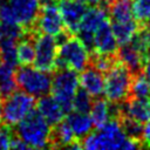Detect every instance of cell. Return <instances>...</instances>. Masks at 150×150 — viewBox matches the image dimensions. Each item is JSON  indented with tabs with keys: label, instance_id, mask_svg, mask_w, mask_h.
I'll return each instance as SVG.
<instances>
[{
	"label": "cell",
	"instance_id": "6da1fadb",
	"mask_svg": "<svg viewBox=\"0 0 150 150\" xmlns=\"http://www.w3.org/2000/svg\"><path fill=\"white\" fill-rule=\"evenodd\" d=\"M96 132L88 134L82 138V148L88 150H111V149H135L138 148L139 141L134 139L124 132L121 122L111 118Z\"/></svg>",
	"mask_w": 150,
	"mask_h": 150
},
{
	"label": "cell",
	"instance_id": "7a4b0ae2",
	"mask_svg": "<svg viewBox=\"0 0 150 150\" xmlns=\"http://www.w3.org/2000/svg\"><path fill=\"white\" fill-rule=\"evenodd\" d=\"M15 134L27 148L42 149L50 143L52 125L34 109L15 125Z\"/></svg>",
	"mask_w": 150,
	"mask_h": 150
},
{
	"label": "cell",
	"instance_id": "3957f363",
	"mask_svg": "<svg viewBox=\"0 0 150 150\" xmlns=\"http://www.w3.org/2000/svg\"><path fill=\"white\" fill-rule=\"evenodd\" d=\"M132 73L118 60L107 71L104 77V91L107 100L112 104H120L130 96Z\"/></svg>",
	"mask_w": 150,
	"mask_h": 150
},
{
	"label": "cell",
	"instance_id": "277c9868",
	"mask_svg": "<svg viewBox=\"0 0 150 150\" xmlns=\"http://www.w3.org/2000/svg\"><path fill=\"white\" fill-rule=\"evenodd\" d=\"M89 62L88 47L74 34L57 46V68H68L77 73L87 68Z\"/></svg>",
	"mask_w": 150,
	"mask_h": 150
},
{
	"label": "cell",
	"instance_id": "5b68a950",
	"mask_svg": "<svg viewBox=\"0 0 150 150\" xmlns=\"http://www.w3.org/2000/svg\"><path fill=\"white\" fill-rule=\"evenodd\" d=\"M4 98L1 104L2 122L8 127H15L35 109V97L22 90H14Z\"/></svg>",
	"mask_w": 150,
	"mask_h": 150
},
{
	"label": "cell",
	"instance_id": "8992f818",
	"mask_svg": "<svg viewBox=\"0 0 150 150\" xmlns=\"http://www.w3.org/2000/svg\"><path fill=\"white\" fill-rule=\"evenodd\" d=\"M79 87V75L68 68H61L52 79L49 91L66 114L71 111V102Z\"/></svg>",
	"mask_w": 150,
	"mask_h": 150
},
{
	"label": "cell",
	"instance_id": "52a82bcc",
	"mask_svg": "<svg viewBox=\"0 0 150 150\" xmlns=\"http://www.w3.org/2000/svg\"><path fill=\"white\" fill-rule=\"evenodd\" d=\"M15 81L22 91L34 97H40L49 93L52 77L49 73L29 64L20 66V68L15 69Z\"/></svg>",
	"mask_w": 150,
	"mask_h": 150
},
{
	"label": "cell",
	"instance_id": "ba28073f",
	"mask_svg": "<svg viewBox=\"0 0 150 150\" xmlns=\"http://www.w3.org/2000/svg\"><path fill=\"white\" fill-rule=\"evenodd\" d=\"M34 48H35V57H34V67L47 71L53 73L57 69V41L56 38L40 33L34 39Z\"/></svg>",
	"mask_w": 150,
	"mask_h": 150
},
{
	"label": "cell",
	"instance_id": "9c48e42d",
	"mask_svg": "<svg viewBox=\"0 0 150 150\" xmlns=\"http://www.w3.org/2000/svg\"><path fill=\"white\" fill-rule=\"evenodd\" d=\"M34 26H36L38 32L52 35L54 38L62 36L66 32V26L59 7L50 0L42 2Z\"/></svg>",
	"mask_w": 150,
	"mask_h": 150
},
{
	"label": "cell",
	"instance_id": "30bf717a",
	"mask_svg": "<svg viewBox=\"0 0 150 150\" xmlns=\"http://www.w3.org/2000/svg\"><path fill=\"white\" fill-rule=\"evenodd\" d=\"M14 21L25 30L33 28L39 15L42 0H5Z\"/></svg>",
	"mask_w": 150,
	"mask_h": 150
},
{
	"label": "cell",
	"instance_id": "8fae6325",
	"mask_svg": "<svg viewBox=\"0 0 150 150\" xmlns=\"http://www.w3.org/2000/svg\"><path fill=\"white\" fill-rule=\"evenodd\" d=\"M108 19V13L103 7L91 6L90 8H87L76 30L77 38L88 47V49L91 50L93 45V35L97 27Z\"/></svg>",
	"mask_w": 150,
	"mask_h": 150
},
{
	"label": "cell",
	"instance_id": "7c38bea8",
	"mask_svg": "<svg viewBox=\"0 0 150 150\" xmlns=\"http://www.w3.org/2000/svg\"><path fill=\"white\" fill-rule=\"evenodd\" d=\"M118 49V43L112 33L109 20H104L93 35L91 50L100 55H114Z\"/></svg>",
	"mask_w": 150,
	"mask_h": 150
},
{
	"label": "cell",
	"instance_id": "4fadbf2b",
	"mask_svg": "<svg viewBox=\"0 0 150 150\" xmlns=\"http://www.w3.org/2000/svg\"><path fill=\"white\" fill-rule=\"evenodd\" d=\"M57 7L64 22L66 30L70 34H76L79 23L87 9V6L79 0H59Z\"/></svg>",
	"mask_w": 150,
	"mask_h": 150
},
{
	"label": "cell",
	"instance_id": "5bb4252c",
	"mask_svg": "<svg viewBox=\"0 0 150 150\" xmlns=\"http://www.w3.org/2000/svg\"><path fill=\"white\" fill-rule=\"evenodd\" d=\"M79 83L93 98L101 97L104 91V75L94 66L84 68L80 71Z\"/></svg>",
	"mask_w": 150,
	"mask_h": 150
},
{
	"label": "cell",
	"instance_id": "9a60e30c",
	"mask_svg": "<svg viewBox=\"0 0 150 150\" xmlns=\"http://www.w3.org/2000/svg\"><path fill=\"white\" fill-rule=\"evenodd\" d=\"M116 53L118 56V61L123 63L131 73H138L142 69L144 60L146 57L144 52L132 41L120 46V49H117Z\"/></svg>",
	"mask_w": 150,
	"mask_h": 150
},
{
	"label": "cell",
	"instance_id": "2e32d148",
	"mask_svg": "<svg viewBox=\"0 0 150 150\" xmlns=\"http://www.w3.org/2000/svg\"><path fill=\"white\" fill-rule=\"evenodd\" d=\"M35 107H36L38 112L52 127L60 123L66 116V112L62 109V107L59 104V102L52 95H48V94L40 96Z\"/></svg>",
	"mask_w": 150,
	"mask_h": 150
},
{
	"label": "cell",
	"instance_id": "e0dca14e",
	"mask_svg": "<svg viewBox=\"0 0 150 150\" xmlns=\"http://www.w3.org/2000/svg\"><path fill=\"white\" fill-rule=\"evenodd\" d=\"M88 112L95 128H101L111 118L120 116V109H114L112 103H110L108 100H102L100 97L93 101Z\"/></svg>",
	"mask_w": 150,
	"mask_h": 150
},
{
	"label": "cell",
	"instance_id": "ac0fdd59",
	"mask_svg": "<svg viewBox=\"0 0 150 150\" xmlns=\"http://www.w3.org/2000/svg\"><path fill=\"white\" fill-rule=\"evenodd\" d=\"M125 103L120 109V115L130 117L139 123H145L150 120V98H136L124 101Z\"/></svg>",
	"mask_w": 150,
	"mask_h": 150
},
{
	"label": "cell",
	"instance_id": "d6986e66",
	"mask_svg": "<svg viewBox=\"0 0 150 150\" xmlns=\"http://www.w3.org/2000/svg\"><path fill=\"white\" fill-rule=\"evenodd\" d=\"M67 117L64 118L66 122L68 123L69 128L71 129L73 134L75 135V137L77 139H82L84 138L88 134H90L93 131V122L90 120V116L88 115V112H79V111H69L67 112Z\"/></svg>",
	"mask_w": 150,
	"mask_h": 150
},
{
	"label": "cell",
	"instance_id": "ffe728a7",
	"mask_svg": "<svg viewBox=\"0 0 150 150\" xmlns=\"http://www.w3.org/2000/svg\"><path fill=\"white\" fill-rule=\"evenodd\" d=\"M110 26L118 46L130 42L136 35V33L139 30V22H137L136 19H131L123 22H110Z\"/></svg>",
	"mask_w": 150,
	"mask_h": 150
},
{
	"label": "cell",
	"instance_id": "44dd1931",
	"mask_svg": "<svg viewBox=\"0 0 150 150\" xmlns=\"http://www.w3.org/2000/svg\"><path fill=\"white\" fill-rule=\"evenodd\" d=\"M15 66L0 61V97H5L16 90Z\"/></svg>",
	"mask_w": 150,
	"mask_h": 150
},
{
	"label": "cell",
	"instance_id": "7402d4cb",
	"mask_svg": "<svg viewBox=\"0 0 150 150\" xmlns=\"http://www.w3.org/2000/svg\"><path fill=\"white\" fill-rule=\"evenodd\" d=\"M76 141L77 138L73 134L64 118L60 123L54 125V131H52L50 138V143H53V146H70Z\"/></svg>",
	"mask_w": 150,
	"mask_h": 150
},
{
	"label": "cell",
	"instance_id": "603a6c76",
	"mask_svg": "<svg viewBox=\"0 0 150 150\" xmlns=\"http://www.w3.org/2000/svg\"><path fill=\"white\" fill-rule=\"evenodd\" d=\"M135 19L130 0H114L109 7V21L123 22Z\"/></svg>",
	"mask_w": 150,
	"mask_h": 150
},
{
	"label": "cell",
	"instance_id": "cb8c5ba5",
	"mask_svg": "<svg viewBox=\"0 0 150 150\" xmlns=\"http://www.w3.org/2000/svg\"><path fill=\"white\" fill-rule=\"evenodd\" d=\"M16 50V61L19 66H29L33 64L35 57V48L34 42L27 38H21L16 41L15 46Z\"/></svg>",
	"mask_w": 150,
	"mask_h": 150
},
{
	"label": "cell",
	"instance_id": "d4e9b609",
	"mask_svg": "<svg viewBox=\"0 0 150 150\" xmlns=\"http://www.w3.org/2000/svg\"><path fill=\"white\" fill-rule=\"evenodd\" d=\"M130 95L136 98H150V81L143 74L132 76Z\"/></svg>",
	"mask_w": 150,
	"mask_h": 150
},
{
	"label": "cell",
	"instance_id": "484cf974",
	"mask_svg": "<svg viewBox=\"0 0 150 150\" xmlns=\"http://www.w3.org/2000/svg\"><path fill=\"white\" fill-rule=\"evenodd\" d=\"M16 40L2 38L0 39V59L4 62H7L12 66H18L16 61Z\"/></svg>",
	"mask_w": 150,
	"mask_h": 150
},
{
	"label": "cell",
	"instance_id": "4316f807",
	"mask_svg": "<svg viewBox=\"0 0 150 150\" xmlns=\"http://www.w3.org/2000/svg\"><path fill=\"white\" fill-rule=\"evenodd\" d=\"M93 103V97L82 88H79L71 102V110L79 112H88Z\"/></svg>",
	"mask_w": 150,
	"mask_h": 150
},
{
	"label": "cell",
	"instance_id": "83f0119b",
	"mask_svg": "<svg viewBox=\"0 0 150 150\" xmlns=\"http://www.w3.org/2000/svg\"><path fill=\"white\" fill-rule=\"evenodd\" d=\"M134 18L137 22H145L150 15V0H130Z\"/></svg>",
	"mask_w": 150,
	"mask_h": 150
},
{
	"label": "cell",
	"instance_id": "f1b7e54d",
	"mask_svg": "<svg viewBox=\"0 0 150 150\" xmlns=\"http://www.w3.org/2000/svg\"><path fill=\"white\" fill-rule=\"evenodd\" d=\"M121 125L124 130V132L127 134V136L139 141L141 139V134H142V128H143V123H139L130 117L127 116H122L121 120Z\"/></svg>",
	"mask_w": 150,
	"mask_h": 150
},
{
	"label": "cell",
	"instance_id": "f546056e",
	"mask_svg": "<svg viewBox=\"0 0 150 150\" xmlns=\"http://www.w3.org/2000/svg\"><path fill=\"white\" fill-rule=\"evenodd\" d=\"M117 60L112 56V55H100L96 54V57L94 60V67L96 69H98L102 73H107L116 62Z\"/></svg>",
	"mask_w": 150,
	"mask_h": 150
},
{
	"label": "cell",
	"instance_id": "4dcf8cb0",
	"mask_svg": "<svg viewBox=\"0 0 150 150\" xmlns=\"http://www.w3.org/2000/svg\"><path fill=\"white\" fill-rule=\"evenodd\" d=\"M13 139L12 130L8 125H0V150H7L11 149V143Z\"/></svg>",
	"mask_w": 150,
	"mask_h": 150
},
{
	"label": "cell",
	"instance_id": "1f68e13d",
	"mask_svg": "<svg viewBox=\"0 0 150 150\" xmlns=\"http://www.w3.org/2000/svg\"><path fill=\"white\" fill-rule=\"evenodd\" d=\"M143 142L144 146L150 148V120L145 122V124L142 128V134H141V139Z\"/></svg>",
	"mask_w": 150,
	"mask_h": 150
},
{
	"label": "cell",
	"instance_id": "d6a6232c",
	"mask_svg": "<svg viewBox=\"0 0 150 150\" xmlns=\"http://www.w3.org/2000/svg\"><path fill=\"white\" fill-rule=\"evenodd\" d=\"M11 149H28V148L19 137H13L11 143Z\"/></svg>",
	"mask_w": 150,
	"mask_h": 150
},
{
	"label": "cell",
	"instance_id": "836d02e7",
	"mask_svg": "<svg viewBox=\"0 0 150 150\" xmlns=\"http://www.w3.org/2000/svg\"><path fill=\"white\" fill-rule=\"evenodd\" d=\"M142 68H143V75L150 81V54H149V56L145 57Z\"/></svg>",
	"mask_w": 150,
	"mask_h": 150
},
{
	"label": "cell",
	"instance_id": "e575fe53",
	"mask_svg": "<svg viewBox=\"0 0 150 150\" xmlns=\"http://www.w3.org/2000/svg\"><path fill=\"white\" fill-rule=\"evenodd\" d=\"M79 1H81L86 6H97V5H101L103 0H79Z\"/></svg>",
	"mask_w": 150,
	"mask_h": 150
},
{
	"label": "cell",
	"instance_id": "d590c367",
	"mask_svg": "<svg viewBox=\"0 0 150 150\" xmlns=\"http://www.w3.org/2000/svg\"><path fill=\"white\" fill-rule=\"evenodd\" d=\"M145 22H146V29H148V32L150 33V15H149V18H148V20H146Z\"/></svg>",
	"mask_w": 150,
	"mask_h": 150
},
{
	"label": "cell",
	"instance_id": "8d00e7d4",
	"mask_svg": "<svg viewBox=\"0 0 150 150\" xmlns=\"http://www.w3.org/2000/svg\"><path fill=\"white\" fill-rule=\"evenodd\" d=\"M2 123V110H1V102H0V125Z\"/></svg>",
	"mask_w": 150,
	"mask_h": 150
},
{
	"label": "cell",
	"instance_id": "74e56055",
	"mask_svg": "<svg viewBox=\"0 0 150 150\" xmlns=\"http://www.w3.org/2000/svg\"><path fill=\"white\" fill-rule=\"evenodd\" d=\"M109 1H114V0H109Z\"/></svg>",
	"mask_w": 150,
	"mask_h": 150
},
{
	"label": "cell",
	"instance_id": "f35d334b",
	"mask_svg": "<svg viewBox=\"0 0 150 150\" xmlns=\"http://www.w3.org/2000/svg\"><path fill=\"white\" fill-rule=\"evenodd\" d=\"M0 1H1V0H0Z\"/></svg>",
	"mask_w": 150,
	"mask_h": 150
}]
</instances>
